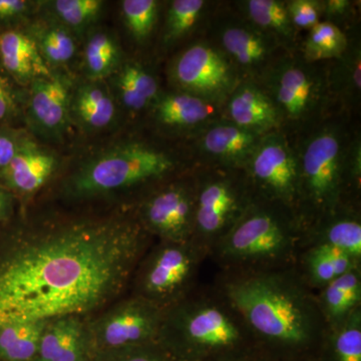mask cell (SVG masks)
<instances>
[{"instance_id": "1f68e13d", "label": "cell", "mask_w": 361, "mask_h": 361, "mask_svg": "<svg viewBox=\"0 0 361 361\" xmlns=\"http://www.w3.org/2000/svg\"><path fill=\"white\" fill-rule=\"evenodd\" d=\"M32 39L49 66L66 65L77 52L73 32L59 23L37 26Z\"/></svg>"}, {"instance_id": "cb8c5ba5", "label": "cell", "mask_w": 361, "mask_h": 361, "mask_svg": "<svg viewBox=\"0 0 361 361\" xmlns=\"http://www.w3.org/2000/svg\"><path fill=\"white\" fill-rule=\"evenodd\" d=\"M315 293L327 327L338 324L361 307L360 266L332 280Z\"/></svg>"}, {"instance_id": "5b68a950", "label": "cell", "mask_w": 361, "mask_h": 361, "mask_svg": "<svg viewBox=\"0 0 361 361\" xmlns=\"http://www.w3.org/2000/svg\"><path fill=\"white\" fill-rule=\"evenodd\" d=\"M304 248V228L295 214L255 195L208 258L221 273L256 272L293 267Z\"/></svg>"}, {"instance_id": "52a82bcc", "label": "cell", "mask_w": 361, "mask_h": 361, "mask_svg": "<svg viewBox=\"0 0 361 361\" xmlns=\"http://www.w3.org/2000/svg\"><path fill=\"white\" fill-rule=\"evenodd\" d=\"M329 66L310 63L297 51L275 63L259 85L276 109L281 132L298 135L324 120L331 106Z\"/></svg>"}, {"instance_id": "ee69618b", "label": "cell", "mask_w": 361, "mask_h": 361, "mask_svg": "<svg viewBox=\"0 0 361 361\" xmlns=\"http://www.w3.org/2000/svg\"><path fill=\"white\" fill-rule=\"evenodd\" d=\"M7 208V198L6 195L0 191V219L4 217Z\"/></svg>"}, {"instance_id": "6da1fadb", "label": "cell", "mask_w": 361, "mask_h": 361, "mask_svg": "<svg viewBox=\"0 0 361 361\" xmlns=\"http://www.w3.org/2000/svg\"><path fill=\"white\" fill-rule=\"evenodd\" d=\"M151 240L126 214L32 225L0 261V326L97 314L129 286Z\"/></svg>"}, {"instance_id": "44dd1931", "label": "cell", "mask_w": 361, "mask_h": 361, "mask_svg": "<svg viewBox=\"0 0 361 361\" xmlns=\"http://www.w3.org/2000/svg\"><path fill=\"white\" fill-rule=\"evenodd\" d=\"M157 122L170 129H202L217 120L221 104L207 101L188 92H172L157 97L153 104Z\"/></svg>"}, {"instance_id": "d4e9b609", "label": "cell", "mask_w": 361, "mask_h": 361, "mask_svg": "<svg viewBox=\"0 0 361 361\" xmlns=\"http://www.w3.org/2000/svg\"><path fill=\"white\" fill-rule=\"evenodd\" d=\"M116 104L106 85L90 80L71 94V118L89 130L106 129L115 120Z\"/></svg>"}, {"instance_id": "4fadbf2b", "label": "cell", "mask_w": 361, "mask_h": 361, "mask_svg": "<svg viewBox=\"0 0 361 361\" xmlns=\"http://www.w3.org/2000/svg\"><path fill=\"white\" fill-rule=\"evenodd\" d=\"M172 78L180 92L224 106L239 84L238 71L216 45L198 42L176 59Z\"/></svg>"}, {"instance_id": "30bf717a", "label": "cell", "mask_w": 361, "mask_h": 361, "mask_svg": "<svg viewBox=\"0 0 361 361\" xmlns=\"http://www.w3.org/2000/svg\"><path fill=\"white\" fill-rule=\"evenodd\" d=\"M163 308L142 297L132 295L87 319L92 357L101 353L137 348L158 342Z\"/></svg>"}, {"instance_id": "7402d4cb", "label": "cell", "mask_w": 361, "mask_h": 361, "mask_svg": "<svg viewBox=\"0 0 361 361\" xmlns=\"http://www.w3.org/2000/svg\"><path fill=\"white\" fill-rule=\"evenodd\" d=\"M0 61L7 73L23 84L52 75L35 40L18 30L0 35Z\"/></svg>"}, {"instance_id": "8fae6325", "label": "cell", "mask_w": 361, "mask_h": 361, "mask_svg": "<svg viewBox=\"0 0 361 361\" xmlns=\"http://www.w3.org/2000/svg\"><path fill=\"white\" fill-rule=\"evenodd\" d=\"M290 141L281 130L265 135L243 171L256 196L289 209L300 220L298 161Z\"/></svg>"}, {"instance_id": "7a4b0ae2", "label": "cell", "mask_w": 361, "mask_h": 361, "mask_svg": "<svg viewBox=\"0 0 361 361\" xmlns=\"http://www.w3.org/2000/svg\"><path fill=\"white\" fill-rule=\"evenodd\" d=\"M215 284L238 311L257 348L273 360H317L329 327L315 291L295 266L220 273Z\"/></svg>"}, {"instance_id": "5bb4252c", "label": "cell", "mask_w": 361, "mask_h": 361, "mask_svg": "<svg viewBox=\"0 0 361 361\" xmlns=\"http://www.w3.org/2000/svg\"><path fill=\"white\" fill-rule=\"evenodd\" d=\"M215 35L220 49L238 71L241 80L259 84L267 71L288 54L276 40L245 18L218 20Z\"/></svg>"}, {"instance_id": "ffe728a7", "label": "cell", "mask_w": 361, "mask_h": 361, "mask_svg": "<svg viewBox=\"0 0 361 361\" xmlns=\"http://www.w3.org/2000/svg\"><path fill=\"white\" fill-rule=\"evenodd\" d=\"M304 234L305 248L310 245L334 247L361 262L360 207H343L329 217L310 226Z\"/></svg>"}, {"instance_id": "277c9868", "label": "cell", "mask_w": 361, "mask_h": 361, "mask_svg": "<svg viewBox=\"0 0 361 361\" xmlns=\"http://www.w3.org/2000/svg\"><path fill=\"white\" fill-rule=\"evenodd\" d=\"M293 142L300 184L304 232L343 207H360V192L349 174L351 135L341 118H326Z\"/></svg>"}, {"instance_id": "e0dca14e", "label": "cell", "mask_w": 361, "mask_h": 361, "mask_svg": "<svg viewBox=\"0 0 361 361\" xmlns=\"http://www.w3.org/2000/svg\"><path fill=\"white\" fill-rule=\"evenodd\" d=\"M223 109V118L243 129L262 135L281 130L274 104L263 87L252 80H240Z\"/></svg>"}, {"instance_id": "ac0fdd59", "label": "cell", "mask_w": 361, "mask_h": 361, "mask_svg": "<svg viewBox=\"0 0 361 361\" xmlns=\"http://www.w3.org/2000/svg\"><path fill=\"white\" fill-rule=\"evenodd\" d=\"M87 319L80 316L56 318L45 324L33 361H92Z\"/></svg>"}, {"instance_id": "4316f807", "label": "cell", "mask_w": 361, "mask_h": 361, "mask_svg": "<svg viewBox=\"0 0 361 361\" xmlns=\"http://www.w3.org/2000/svg\"><path fill=\"white\" fill-rule=\"evenodd\" d=\"M329 63H331L327 68V80L332 99L338 101L348 109L357 106L361 89L360 40H349L345 51Z\"/></svg>"}, {"instance_id": "2e32d148", "label": "cell", "mask_w": 361, "mask_h": 361, "mask_svg": "<svg viewBox=\"0 0 361 361\" xmlns=\"http://www.w3.org/2000/svg\"><path fill=\"white\" fill-rule=\"evenodd\" d=\"M199 148L215 167L240 169L250 158L264 135L243 129L225 118L215 120L200 129Z\"/></svg>"}, {"instance_id": "e575fe53", "label": "cell", "mask_w": 361, "mask_h": 361, "mask_svg": "<svg viewBox=\"0 0 361 361\" xmlns=\"http://www.w3.org/2000/svg\"><path fill=\"white\" fill-rule=\"evenodd\" d=\"M59 23L68 30L80 32L96 21L103 9L101 0H56L49 2Z\"/></svg>"}, {"instance_id": "d6986e66", "label": "cell", "mask_w": 361, "mask_h": 361, "mask_svg": "<svg viewBox=\"0 0 361 361\" xmlns=\"http://www.w3.org/2000/svg\"><path fill=\"white\" fill-rule=\"evenodd\" d=\"M58 166V159L51 152L23 137L16 156L2 170V177L11 189L33 193L51 179Z\"/></svg>"}, {"instance_id": "7bdbcfd3", "label": "cell", "mask_w": 361, "mask_h": 361, "mask_svg": "<svg viewBox=\"0 0 361 361\" xmlns=\"http://www.w3.org/2000/svg\"><path fill=\"white\" fill-rule=\"evenodd\" d=\"M30 2L25 0H0V20H13L27 13Z\"/></svg>"}, {"instance_id": "4dcf8cb0", "label": "cell", "mask_w": 361, "mask_h": 361, "mask_svg": "<svg viewBox=\"0 0 361 361\" xmlns=\"http://www.w3.org/2000/svg\"><path fill=\"white\" fill-rule=\"evenodd\" d=\"M349 37L338 26L322 20L311 28L301 44L300 54L310 63L338 59L348 47Z\"/></svg>"}, {"instance_id": "d590c367", "label": "cell", "mask_w": 361, "mask_h": 361, "mask_svg": "<svg viewBox=\"0 0 361 361\" xmlns=\"http://www.w3.org/2000/svg\"><path fill=\"white\" fill-rule=\"evenodd\" d=\"M123 23L137 42H145L158 21L159 2L156 0H125L122 2Z\"/></svg>"}, {"instance_id": "f35d334b", "label": "cell", "mask_w": 361, "mask_h": 361, "mask_svg": "<svg viewBox=\"0 0 361 361\" xmlns=\"http://www.w3.org/2000/svg\"><path fill=\"white\" fill-rule=\"evenodd\" d=\"M18 111L16 96L8 80L0 71V122L13 118Z\"/></svg>"}, {"instance_id": "9c48e42d", "label": "cell", "mask_w": 361, "mask_h": 361, "mask_svg": "<svg viewBox=\"0 0 361 361\" xmlns=\"http://www.w3.org/2000/svg\"><path fill=\"white\" fill-rule=\"evenodd\" d=\"M207 258L208 253L193 240H159L149 247L135 271L133 294L166 310L196 288L199 269Z\"/></svg>"}, {"instance_id": "9a60e30c", "label": "cell", "mask_w": 361, "mask_h": 361, "mask_svg": "<svg viewBox=\"0 0 361 361\" xmlns=\"http://www.w3.org/2000/svg\"><path fill=\"white\" fill-rule=\"evenodd\" d=\"M71 85L51 75L30 82L28 118L33 129L47 137H61L71 121Z\"/></svg>"}, {"instance_id": "74e56055", "label": "cell", "mask_w": 361, "mask_h": 361, "mask_svg": "<svg viewBox=\"0 0 361 361\" xmlns=\"http://www.w3.org/2000/svg\"><path fill=\"white\" fill-rule=\"evenodd\" d=\"M292 25L298 30L314 27L322 21V1L317 0H290L285 1Z\"/></svg>"}, {"instance_id": "60d3db41", "label": "cell", "mask_w": 361, "mask_h": 361, "mask_svg": "<svg viewBox=\"0 0 361 361\" xmlns=\"http://www.w3.org/2000/svg\"><path fill=\"white\" fill-rule=\"evenodd\" d=\"M322 16L329 23L348 18L353 11V2L348 0H323L322 1Z\"/></svg>"}, {"instance_id": "b9f144b4", "label": "cell", "mask_w": 361, "mask_h": 361, "mask_svg": "<svg viewBox=\"0 0 361 361\" xmlns=\"http://www.w3.org/2000/svg\"><path fill=\"white\" fill-rule=\"evenodd\" d=\"M206 361H276L259 348L242 349Z\"/></svg>"}, {"instance_id": "603a6c76", "label": "cell", "mask_w": 361, "mask_h": 361, "mask_svg": "<svg viewBox=\"0 0 361 361\" xmlns=\"http://www.w3.org/2000/svg\"><path fill=\"white\" fill-rule=\"evenodd\" d=\"M357 266H361V262L339 249L310 245L301 252L295 268L303 281L316 292Z\"/></svg>"}, {"instance_id": "83f0119b", "label": "cell", "mask_w": 361, "mask_h": 361, "mask_svg": "<svg viewBox=\"0 0 361 361\" xmlns=\"http://www.w3.org/2000/svg\"><path fill=\"white\" fill-rule=\"evenodd\" d=\"M317 361H361V307L327 329Z\"/></svg>"}, {"instance_id": "ba28073f", "label": "cell", "mask_w": 361, "mask_h": 361, "mask_svg": "<svg viewBox=\"0 0 361 361\" xmlns=\"http://www.w3.org/2000/svg\"><path fill=\"white\" fill-rule=\"evenodd\" d=\"M193 241L208 253L255 198L243 170L209 166L195 173Z\"/></svg>"}, {"instance_id": "836d02e7", "label": "cell", "mask_w": 361, "mask_h": 361, "mask_svg": "<svg viewBox=\"0 0 361 361\" xmlns=\"http://www.w3.org/2000/svg\"><path fill=\"white\" fill-rule=\"evenodd\" d=\"M204 0H174L169 6L164 39L173 44L189 35L205 13Z\"/></svg>"}, {"instance_id": "d6a6232c", "label": "cell", "mask_w": 361, "mask_h": 361, "mask_svg": "<svg viewBox=\"0 0 361 361\" xmlns=\"http://www.w3.org/2000/svg\"><path fill=\"white\" fill-rule=\"evenodd\" d=\"M121 51L110 35L99 32L87 40L85 49V66L92 80L109 77L120 66Z\"/></svg>"}, {"instance_id": "7c38bea8", "label": "cell", "mask_w": 361, "mask_h": 361, "mask_svg": "<svg viewBox=\"0 0 361 361\" xmlns=\"http://www.w3.org/2000/svg\"><path fill=\"white\" fill-rule=\"evenodd\" d=\"M144 229L160 241L187 242L193 238L194 176L172 179L149 192L137 215Z\"/></svg>"}, {"instance_id": "f1b7e54d", "label": "cell", "mask_w": 361, "mask_h": 361, "mask_svg": "<svg viewBox=\"0 0 361 361\" xmlns=\"http://www.w3.org/2000/svg\"><path fill=\"white\" fill-rule=\"evenodd\" d=\"M115 84L121 102L132 111L144 110L159 97V85L155 77L137 63L121 66L116 73Z\"/></svg>"}, {"instance_id": "484cf974", "label": "cell", "mask_w": 361, "mask_h": 361, "mask_svg": "<svg viewBox=\"0 0 361 361\" xmlns=\"http://www.w3.org/2000/svg\"><path fill=\"white\" fill-rule=\"evenodd\" d=\"M241 13L288 52L296 51L297 30L292 25L286 4L280 0H245L238 2Z\"/></svg>"}, {"instance_id": "ab89813d", "label": "cell", "mask_w": 361, "mask_h": 361, "mask_svg": "<svg viewBox=\"0 0 361 361\" xmlns=\"http://www.w3.org/2000/svg\"><path fill=\"white\" fill-rule=\"evenodd\" d=\"M23 137L6 130H0V171L8 166L20 148Z\"/></svg>"}, {"instance_id": "f546056e", "label": "cell", "mask_w": 361, "mask_h": 361, "mask_svg": "<svg viewBox=\"0 0 361 361\" xmlns=\"http://www.w3.org/2000/svg\"><path fill=\"white\" fill-rule=\"evenodd\" d=\"M47 322L0 326V361H33Z\"/></svg>"}, {"instance_id": "8992f818", "label": "cell", "mask_w": 361, "mask_h": 361, "mask_svg": "<svg viewBox=\"0 0 361 361\" xmlns=\"http://www.w3.org/2000/svg\"><path fill=\"white\" fill-rule=\"evenodd\" d=\"M178 161L167 152L142 142H126L84 161L65 183L73 200L158 187L175 174Z\"/></svg>"}, {"instance_id": "8d00e7d4", "label": "cell", "mask_w": 361, "mask_h": 361, "mask_svg": "<svg viewBox=\"0 0 361 361\" xmlns=\"http://www.w3.org/2000/svg\"><path fill=\"white\" fill-rule=\"evenodd\" d=\"M92 361H172L158 342L94 355Z\"/></svg>"}, {"instance_id": "f6af8a7d", "label": "cell", "mask_w": 361, "mask_h": 361, "mask_svg": "<svg viewBox=\"0 0 361 361\" xmlns=\"http://www.w3.org/2000/svg\"><path fill=\"white\" fill-rule=\"evenodd\" d=\"M283 361H317V360H283Z\"/></svg>"}, {"instance_id": "3957f363", "label": "cell", "mask_w": 361, "mask_h": 361, "mask_svg": "<svg viewBox=\"0 0 361 361\" xmlns=\"http://www.w3.org/2000/svg\"><path fill=\"white\" fill-rule=\"evenodd\" d=\"M158 343L172 361H206L257 348L238 311L216 284L196 287L166 308Z\"/></svg>"}]
</instances>
